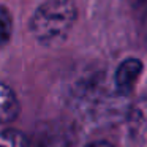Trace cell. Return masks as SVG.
<instances>
[{
    "instance_id": "6da1fadb",
    "label": "cell",
    "mask_w": 147,
    "mask_h": 147,
    "mask_svg": "<svg viewBox=\"0 0 147 147\" xmlns=\"http://www.w3.org/2000/svg\"><path fill=\"white\" fill-rule=\"evenodd\" d=\"M78 18L73 0H46L30 19L33 36L43 45H57L71 32Z\"/></svg>"
},
{
    "instance_id": "7a4b0ae2",
    "label": "cell",
    "mask_w": 147,
    "mask_h": 147,
    "mask_svg": "<svg viewBox=\"0 0 147 147\" xmlns=\"http://www.w3.org/2000/svg\"><path fill=\"white\" fill-rule=\"evenodd\" d=\"M142 71V63L138 59H127L115 71V89L119 93H130Z\"/></svg>"
},
{
    "instance_id": "3957f363",
    "label": "cell",
    "mask_w": 147,
    "mask_h": 147,
    "mask_svg": "<svg viewBox=\"0 0 147 147\" xmlns=\"http://www.w3.org/2000/svg\"><path fill=\"white\" fill-rule=\"evenodd\" d=\"M19 112V103L14 92L5 84H0V128L8 125Z\"/></svg>"
},
{
    "instance_id": "277c9868",
    "label": "cell",
    "mask_w": 147,
    "mask_h": 147,
    "mask_svg": "<svg viewBox=\"0 0 147 147\" xmlns=\"http://www.w3.org/2000/svg\"><path fill=\"white\" fill-rule=\"evenodd\" d=\"M13 32V22H11V14L7 8L0 7V48H3L11 38Z\"/></svg>"
},
{
    "instance_id": "5b68a950",
    "label": "cell",
    "mask_w": 147,
    "mask_h": 147,
    "mask_svg": "<svg viewBox=\"0 0 147 147\" xmlns=\"http://www.w3.org/2000/svg\"><path fill=\"white\" fill-rule=\"evenodd\" d=\"M0 147H26V139L19 131L0 130Z\"/></svg>"
},
{
    "instance_id": "8992f818",
    "label": "cell",
    "mask_w": 147,
    "mask_h": 147,
    "mask_svg": "<svg viewBox=\"0 0 147 147\" xmlns=\"http://www.w3.org/2000/svg\"><path fill=\"white\" fill-rule=\"evenodd\" d=\"M87 147H114V146H112V144H109V142H106V141H98V142L89 144Z\"/></svg>"
}]
</instances>
